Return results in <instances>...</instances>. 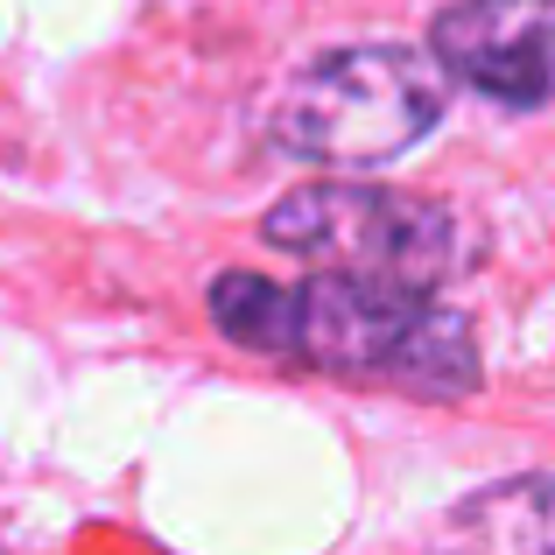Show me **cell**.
Wrapping results in <instances>:
<instances>
[{"label": "cell", "mask_w": 555, "mask_h": 555, "mask_svg": "<svg viewBox=\"0 0 555 555\" xmlns=\"http://www.w3.org/2000/svg\"><path fill=\"white\" fill-rule=\"evenodd\" d=\"M211 317L232 345L274 359H302L345 379H387L401 393L457 401L478 387V345L436 288L408 282H359V274H317L282 288L268 274H218Z\"/></svg>", "instance_id": "cell-1"}, {"label": "cell", "mask_w": 555, "mask_h": 555, "mask_svg": "<svg viewBox=\"0 0 555 555\" xmlns=\"http://www.w3.org/2000/svg\"><path fill=\"white\" fill-rule=\"evenodd\" d=\"M268 240L324 274L436 288L464 254V232L443 204L387 183H302L268 211Z\"/></svg>", "instance_id": "cell-3"}, {"label": "cell", "mask_w": 555, "mask_h": 555, "mask_svg": "<svg viewBox=\"0 0 555 555\" xmlns=\"http://www.w3.org/2000/svg\"><path fill=\"white\" fill-rule=\"evenodd\" d=\"M443 120V64L401 42H352L324 50L282 85L274 141L310 163L373 169L408 155Z\"/></svg>", "instance_id": "cell-2"}, {"label": "cell", "mask_w": 555, "mask_h": 555, "mask_svg": "<svg viewBox=\"0 0 555 555\" xmlns=\"http://www.w3.org/2000/svg\"><path fill=\"white\" fill-rule=\"evenodd\" d=\"M429 56L500 106H555V0H457L436 14Z\"/></svg>", "instance_id": "cell-4"}, {"label": "cell", "mask_w": 555, "mask_h": 555, "mask_svg": "<svg viewBox=\"0 0 555 555\" xmlns=\"http://www.w3.org/2000/svg\"><path fill=\"white\" fill-rule=\"evenodd\" d=\"M443 555H555V478H514L443 520Z\"/></svg>", "instance_id": "cell-5"}]
</instances>
